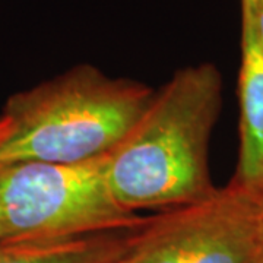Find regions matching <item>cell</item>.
Returning a JSON list of instances; mask_svg holds the SVG:
<instances>
[{
    "label": "cell",
    "mask_w": 263,
    "mask_h": 263,
    "mask_svg": "<svg viewBox=\"0 0 263 263\" xmlns=\"http://www.w3.org/2000/svg\"><path fill=\"white\" fill-rule=\"evenodd\" d=\"M222 105V76L214 63L179 69L108 155L114 195L133 212L197 202L216 187L209 143Z\"/></svg>",
    "instance_id": "cell-1"
},
{
    "label": "cell",
    "mask_w": 263,
    "mask_h": 263,
    "mask_svg": "<svg viewBox=\"0 0 263 263\" xmlns=\"http://www.w3.org/2000/svg\"><path fill=\"white\" fill-rule=\"evenodd\" d=\"M155 91L88 63L10 95L0 164H75L107 157L141 119Z\"/></svg>",
    "instance_id": "cell-2"
},
{
    "label": "cell",
    "mask_w": 263,
    "mask_h": 263,
    "mask_svg": "<svg viewBox=\"0 0 263 263\" xmlns=\"http://www.w3.org/2000/svg\"><path fill=\"white\" fill-rule=\"evenodd\" d=\"M2 241H56L141 228L148 216L117 200L108 179V155L56 164H0Z\"/></svg>",
    "instance_id": "cell-3"
},
{
    "label": "cell",
    "mask_w": 263,
    "mask_h": 263,
    "mask_svg": "<svg viewBox=\"0 0 263 263\" xmlns=\"http://www.w3.org/2000/svg\"><path fill=\"white\" fill-rule=\"evenodd\" d=\"M263 203L228 183L148 216L116 263H254Z\"/></svg>",
    "instance_id": "cell-4"
},
{
    "label": "cell",
    "mask_w": 263,
    "mask_h": 263,
    "mask_svg": "<svg viewBox=\"0 0 263 263\" xmlns=\"http://www.w3.org/2000/svg\"><path fill=\"white\" fill-rule=\"evenodd\" d=\"M241 10L240 145L237 167L230 183L263 203V51L250 12L245 8Z\"/></svg>",
    "instance_id": "cell-5"
},
{
    "label": "cell",
    "mask_w": 263,
    "mask_h": 263,
    "mask_svg": "<svg viewBox=\"0 0 263 263\" xmlns=\"http://www.w3.org/2000/svg\"><path fill=\"white\" fill-rule=\"evenodd\" d=\"M129 233L56 241H0V263H116Z\"/></svg>",
    "instance_id": "cell-6"
},
{
    "label": "cell",
    "mask_w": 263,
    "mask_h": 263,
    "mask_svg": "<svg viewBox=\"0 0 263 263\" xmlns=\"http://www.w3.org/2000/svg\"><path fill=\"white\" fill-rule=\"evenodd\" d=\"M241 8H245L250 12L252 19H253L254 31H256V37L260 44V48L263 51V6H250L247 3H241Z\"/></svg>",
    "instance_id": "cell-7"
},
{
    "label": "cell",
    "mask_w": 263,
    "mask_h": 263,
    "mask_svg": "<svg viewBox=\"0 0 263 263\" xmlns=\"http://www.w3.org/2000/svg\"><path fill=\"white\" fill-rule=\"evenodd\" d=\"M254 263H263V211L262 219H260V231H259V247H257V256H256Z\"/></svg>",
    "instance_id": "cell-8"
},
{
    "label": "cell",
    "mask_w": 263,
    "mask_h": 263,
    "mask_svg": "<svg viewBox=\"0 0 263 263\" xmlns=\"http://www.w3.org/2000/svg\"><path fill=\"white\" fill-rule=\"evenodd\" d=\"M8 126H9V123H8V120L0 114V139L3 138V135L6 133V130H8Z\"/></svg>",
    "instance_id": "cell-9"
},
{
    "label": "cell",
    "mask_w": 263,
    "mask_h": 263,
    "mask_svg": "<svg viewBox=\"0 0 263 263\" xmlns=\"http://www.w3.org/2000/svg\"><path fill=\"white\" fill-rule=\"evenodd\" d=\"M241 3H247L250 6H263V0H241Z\"/></svg>",
    "instance_id": "cell-10"
},
{
    "label": "cell",
    "mask_w": 263,
    "mask_h": 263,
    "mask_svg": "<svg viewBox=\"0 0 263 263\" xmlns=\"http://www.w3.org/2000/svg\"><path fill=\"white\" fill-rule=\"evenodd\" d=\"M3 240V224H2V216H0V241Z\"/></svg>",
    "instance_id": "cell-11"
}]
</instances>
